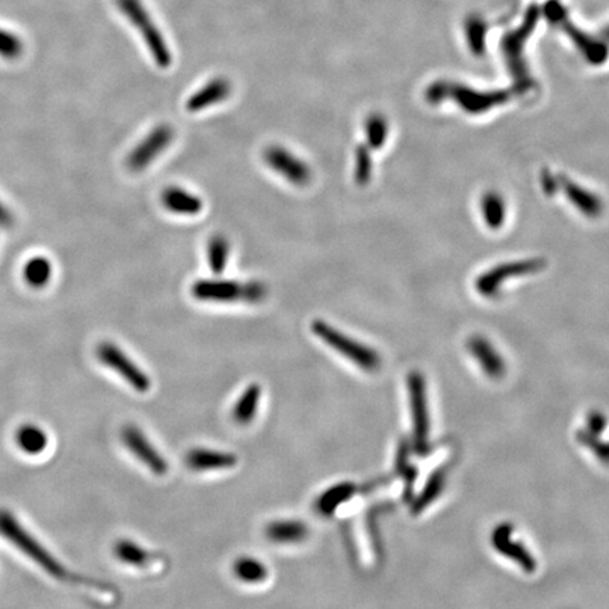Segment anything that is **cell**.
Instances as JSON below:
<instances>
[{
    "mask_svg": "<svg viewBox=\"0 0 609 609\" xmlns=\"http://www.w3.org/2000/svg\"><path fill=\"white\" fill-rule=\"evenodd\" d=\"M233 574L240 581L247 582V584H257V582L266 581L267 577H268V570H267L264 563L254 559V557H240L233 563Z\"/></svg>",
    "mask_w": 609,
    "mask_h": 609,
    "instance_id": "28",
    "label": "cell"
},
{
    "mask_svg": "<svg viewBox=\"0 0 609 609\" xmlns=\"http://www.w3.org/2000/svg\"><path fill=\"white\" fill-rule=\"evenodd\" d=\"M356 492L357 487L353 482H341V484L333 485L319 495L315 508L320 515L327 518V516L333 515L339 506L350 501Z\"/></svg>",
    "mask_w": 609,
    "mask_h": 609,
    "instance_id": "21",
    "label": "cell"
},
{
    "mask_svg": "<svg viewBox=\"0 0 609 609\" xmlns=\"http://www.w3.org/2000/svg\"><path fill=\"white\" fill-rule=\"evenodd\" d=\"M239 458L226 451L193 449L185 457L186 465L193 472H213L236 467Z\"/></svg>",
    "mask_w": 609,
    "mask_h": 609,
    "instance_id": "16",
    "label": "cell"
},
{
    "mask_svg": "<svg viewBox=\"0 0 609 609\" xmlns=\"http://www.w3.org/2000/svg\"><path fill=\"white\" fill-rule=\"evenodd\" d=\"M232 94V84L226 78H213L205 86L198 89L193 96L186 101V111L191 113L210 108L213 104L220 103L229 98Z\"/></svg>",
    "mask_w": 609,
    "mask_h": 609,
    "instance_id": "17",
    "label": "cell"
},
{
    "mask_svg": "<svg viewBox=\"0 0 609 609\" xmlns=\"http://www.w3.org/2000/svg\"><path fill=\"white\" fill-rule=\"evenodd\" d=\"M54 276V266L45 256H34L23 267L24 283L33 290H43Z\"/></svg>",
    "mask_w": 609,
    "mask_h": 609,
    "instance_id": "22",
    "label": "cell"
},
{
    "mask_svg": "<svg viewBox=\"0 0 609 609\" xmlns=\"http://www.w3.org/2000/svg\"><path fill=\"white\" fill-rule=\"evenodd\" d=\"M14 225V215L9 206L0 199V229H11Z\"/></svg>",
    "mask_w": 609,
    "mask_h": 609,
    "instance_id": "34",
    "label": "cell"
},
{
    "mask_svg": "<svg viewBox=\"0 0 609 609\" xmlns=\"http://www.w3.org/2000/svg\"><path fill=\"white\" fill-rule=\"evenodd\" d=\"M604 417L599 416V415H593L591 416V419H589V428H591V431L594 432V433H597L598 431H603L604 428Z\"/></svg>",
    "mask_w": 609,
    "mask_h": 609,
    "instance_id": "36",
    "label": "cell"
},
{
    "mask_svg": "<svg viewBox=\"0 0 609 609\" xmlns=\"http://www.w3.org/2000/svg\"><path fill=\"white\" fill-rule=\"evenodd\" d=\"M115 556L121 563L138 567V569H147L157 559L152 552L143 549L142 546L128 539H120L116 543Z\"/></svg>",
    "mask_w": 609,
    "mask_h": 609,
    "instance_id": "24",
    "label": "cell"
},
{
    "mask_svg": "<svg viewBox=\"0 0 609 609\" xmlns=\"http://www.w3.org/2000/svg\"><path fill=\"white\" fill-rule=\"evenodd\" d=\"M96 357L103 366L119 374L133 390L137 392H149L152 380L149 375L138 367L137 364L121 350L118 344L103 342L96 347Z\"/></svg>",
    "mask_w": 609,
    "mask_h": 609,
    "instance_id": "8",
    "label": "cell"
},
{
    "mask_svg": "<svg viewBox=\"0 0 609 609\" xmlns=\"http://www.w3.org/2000/svg\"><path fill=\"white\" fill-rule=\"evenodd\" d=\"M309 535V529L300 521L285 519L274 521L266 526V538L276 545H297Z\"/></svg>",
    "mask_w": 609,
    "mask_h": 609,
    "instance_id": "19",
    "label": "cell"
},
{
    "mask_svg": "<svg viewBox=\"0 0 609 609\" xmlns=\"http://www.w3.org/2000/svg\"><path fill=\"white\" fill-rule=\"evenodd\" d=\"M121 440L133 456L142 461L145 467L155 475H165L169 472V463L160 455V451L150 443L137 426L126 424L121 431Z\"/></svg>",
    "mask_w": 609,
    "mask_h": 609,
    "instance_id": "13",
    "label": "cell"
},
{
    "mask_svg": "<svg viewBox=\"0 0 609 609\" xmlns=\"http://www.w3.org/2000/svg\"><path fill=\"white\" fill-rule=\"evenodd\" d=\"M465 38H467L468 48L473 54L477 57L484 55L487 50V33H489V24L478 14L468 17L465 24Z\"/></svg>",
    "mask_w": 609,
    "mask_h": 609,
    "instance_id": "27",
    "label": "cell"
},
{
    "mask_svg": "<svg viewBox=\"0 0 609 609\" xmlns=\"http://www.w3.org/2000/svg\"><path fill=\"white\" fill-rule=\"evenodd\" d=\"M445 480L446 474L443 472L434 473V474L432 475L428 485H426V489L422 491L421 497H419V498L416 499V502H415V514H416V512H421L424 506H428V504H431V502L433 501L436 497H438L439 492H440L441 490H443V487H445Z\"/></svg>",
    "mask_w": 609,
    "mask_h": 609,
    "instance_id": "32",
    "label": "cell"
},
{
    "mask_svg": "<svg viewBox=\"0 0 609 609\" xmlns=\"http://www.w3.org/2000/svg\"><path fill=\"white\" fill-rule=\"evenodd\" d=\"M492 545L501 555L518 563L525 572H532L536 569V562L532 555L521 545L512 540V528L509 525L498 526L492 533Z\"/></svg>",
    "mask_w": 609,
    "mask_h": 609,
    "instance_id": "15",
    "label": "cell"
},
{
    "mask_svg": "<svg viewBox=\"0 0 609 609\" xmlns=\"http://www.w3.org/2000/svg\"><path fill=\"white\" fill-rule=\"evenodd\" d=\"M193 297L205 302H249L266 300L268 290L259 281L199 280L191 288Z\"/></svg>",
    "mask_w": 609,
    "mask_h": 609,
    "instance_id": "4",
    "label": "cell"
},
{
    "mask_svg": "<svg viewBox=\"0 0 609 609\" xmlns=\"http://www.w3.org/2000/svg\"><path fill=\"white\" fill-rule=\"evenodd\" d=\"M0 535L4 536L9 543L21 550L29 559L33 560L41 569L47 572L51 577L57 580H67L70 572L61 564L54 556L51 555L45 546L34 538L28 529L17 521L12 512L2 509L0 511Z\"/></svg>",
    "mask_w": 609,
    "mask_h": 609,
    "instance_id": "3",
    "label": "cell"
},
{
    "mask_svg": "<svg viewBox=\"0 0 609 609\" xmlns=\"http://www.w3.org/2000/svg\"><path fill=\"white\" fill-rule=\"evenodd\" d=\"M368 145H358L356 150V167L354 178L357 185L366 186L373 177V159Z\"/></svg>",
    "mask_w": 609,
    "mask_h": 609,
    "instance_id": "31",
    "label": "cell"
},
{
    "mask_svg": "<svg viewBox=\"0 0 609 609\" xmlns=\"http://www.w3.org/2000/svg\"><path fill=\"white\" fill-rule=\"evenodd\" d=\"M542 188L547 195H553L559 189V179L556 178L550 171L543 172Z\"/></svg>",
    "mask_w": 609,
    "mask_h": 609,
    "instance_id": "35",
    "label": "cell"
},
{
    "mask_svg": "<svg viewBox=\"0 0 609 609\" xmlns=\"http://www.w3.org/2000/svg\"><path fill=\"white\" fill-rule=\"evenodd\" d=\"M407 390L411 401L412 422H414V439L416 449L424 451L428 446L429 415L426 401V385L419 371H412L407 377Z\"/></svg>",
    "mask_w": 609,
    "mask_h": 609,
    "instance_id": "11",
    "label": "cell"
},
{
    "mask_svg": "<svg viewBox=\"0 0 609 609\" xmlns=\"http://www.w3.org/2000/svg\"><path fill=\"white\" fill-rule=\"evenodd\" d=\"M603 38H605L606 43L609 41V26L608 28H605V30L603 31Z\"/></svg>",
    "mask_w": 609,
    "mask_h": 609,
    "instance_id": "37",
    "label": "cell"
},
{
    "mask_svg": "<svg viewBox=\"0 0 609 609\" xmlns=\"http://www.w3.org/2000/svg\"><path fill=\"white\" fill-rule=\"evenodd\" d=\"M559 186H562L565 196L569 198L572 206H576L582 215L588 219H597L604 210L603 199L588 189L582 188L576 182L570 181L569 178H559Z\"/></svg>",
    "mask_w": 609,
    "mask_h": 609,
    "instance_id": "18",
    "label": "cell"
},
{
    "mask_svg": "<svg viewBox=\"0 0 609 609\" xmlns=\"http://www.w3.org/2000/svg\"><path fill=\"white\" fill-rule=\"evenodd\" d=\"M545 267L546 261L543 259H522V261L501 264L478 276L475 288L482 297L492 298L498 295L501 286L506 284V280L539 273Z\"/></svg>",
    "mask_w": 609,
    "mask_h": 609,
    "instance_id": "9",
    "label": "cell"
},
{
    "mask_svg": "<svg viewBox=\"0 0 609 609\" xmlns=\"http://www.w3.org/2000/svg\"><path fill=\"white\" fill-rule=\"evenodd\" d=\"M540 11L539 7L531 6L526 12L525 19L522 21L521 28L509 31L501 41L502 53L506 61V67L511 72L515 91L519 94H528L533 88V79L529 74L528 65L525 61V45L528 38L532 36L538 26Z\"/></svg>",
    "mask_w": 609,
    "mask_h": 609,
    "instance_id": "2",
    "label": "cell"
},
{
    "mask_svg": "<svg viewBox=\"0 0 609 609\" xmlns=\"http://www.w3.org/2000/svg\"><path fill=\"white\" fill-rule=\"evenodd\" d=\"M121 13L140 31L145 45L149 48L152 60L160 68H169L172 64V53L169 50L161 30L155 26V21L145 9L142 0H116Z\"/></svg>",
    "mask_w": 609,
    "mask_h": 609,
    "instance_id": "5",
    "label": "cell"
},
{
    "mask_svg": "<svg viewBox=\"0 0 609 609\" xmlns=\"http://www.w3.org/2000/svg\"><path fill=\"white\" fill-rule=\"evenodd\" d=\"M16 443L26 455H41L47 449L48 436L37 424H23L16 432Z\"/></svg>",
    "mask_w": 609,
    "mask_h": 609,
    "instance_id": "25",
    "label": "cell"
},
{
    "mask_svg": "<svg viewBox=\"0 0 609 609\" xmlns=\"http://www.w3.org/2000/svg\"><path fill=\"white\" fill-rule=\"evenodd\" d=\"M174 128L169 125H160L152 128L142 142L136 145L128 157V167L133 172L147 169L161 152L169 149L174 140Z\"/></svg>",
    "mask_w": 609,
    "mask_h": 609,
    "instance_id": "10",
    "label": "cell"
},
{
    "mask_svg": "<svg viewBox=\"0 0 609 609\" xmlns=\"http://www.w3.org/2000/svg\"><path fill=\"white\" fill-rule=\"evenodd\" d=\"M261 394H263V390L259 384L249 385L246 390L243 391L239 401L233 407V421L236 422L237 424H242V426L251 424L256 417L257 411H259Z\"/></svg>",
    "mask_w": 609,
    "mask_h": 609,
    "instance_id": "23",
    "label": "cell"
},
{
    "mask_svg": "<svg viewBox=\"0 0 609 609\" xmlns=\"http://www.w3.org/2000/svg\"><path fill=\"white\" fill-rule=\"evenodd\" d=\"M543 13L547 17L550 23L562 29L569 36L570 40L579 48L582 57L586 58L589 64L601 65L608 60V43L604 38L594 37L591 34L584 33L577 26H574L570 21L565 7H563L559 0L547 2L545 4V9H543Z\"/></svg>",
    "mask_w": 609,
    "mask_h": 609,
    "instance_id": "6",
    "label": "cell"
},
{
    "mask_svg": "<svg viewBox=\"0 0 609 609\" xmlns=\"http://www.w3.org/2000/svg\"><path fill=\"white\" fill-rule=\"evenodd\" d=\"M264 161L269 169L283 176L292 185L305 186L312 181L309 165L281 145H269L264 152Z\"/></svg>",
    "mask_w": 609,
    "mask_h": 609,
    "instance_id": "12",
    "label": "cell"
},
{
    "mask_svg": "<svg viewBox=\"0 0 609 609\" xmlns=\"http://www.w3.org/2000/svg\"><path fill=\"white\" fill-rule=\"evenodd\" d=\"M366 137H367V145L371 150L383 149L388 137L387 119L380 113L368 116L366 120Z\"/></svg>",
    "mask_w": 609,
    "mask_h": 609,
    "instance_id": "30",
    "label": "cell"
},
{
    "mask_svg": "<svg viewBox=\"0 0 609 609\" xmlns=\"http://www.w3.org/2000/svg\"><path fill=\"white\" fill-rule=\"evenodd\" d=\"M480 206H481L482 219L487 223L490 229H501L506 218V206L504 198L498 193L490 191V193L482 195L481 205Z\"/></svg>",
    "mask_w": 609,
    "mask_h": 609,
    "instance_id": "26",
    "label": "cell"
},
{
    "mask_svg": "<svg viewBox=\"0 0 609 609\" xmlns=\"http://www.w3.org/2000/svg\"><path fill=\"white\" fill-rule=\"evenodd\" d=\"M310 327L315 336L319 337L320 341L332 347L337 353L346 357L347 360L356 364L357 367L363 368L368 373L381 367L380 354L370 346L354 341L353 337L342 333L341 330L334 329L325 320H313Z\"/></svg>",
    "mask_w": 609,
    "mask_h": 609,
    "instance_id": "7",
    "label": "cell"
},
{
    "mask_svg": "<svg viewBox=\"0 0 609 609\" xmlns=\"http://www.w3.org/2000/svg\"><path fill=\"white\" fill-rule=\"evenodd\" d=\"M467 349L490 378L498 380L506 375V367L504 358L487 339L475 334L467 342Z\"/></svg>",
    "mask_w": 609,
    "mask_h": 609,
    "instance_id": "14",
    "label": "cell"
},
{
    "mask_svg": "<svg viewBox=\"0 0 609 609\" xmlns=\"http://www.w3.org/2000/svg\"><path fill=\"white\" fill-rule=\"evenodd\" d=\"M424 98L431 104L455 101L468 115H482L485 111L506 104L512 98L511 91L481 92L457 82L438 81L426 89Z\"/></svg>",
    "mask_w": 609,
    "mask_h": 609,
    "instance_id": "1",
    "label": "cell"
},
{
    "mask_svg": "<svg viewBox=\"0 0 609 609\" xmlns=\"http://www.w3.org/2000/svg\"><path fill=\"white\" fill-rule=\"evenodd\" d=\"M161 202L167 210L177 215L195 216L202 212L203 209L202 199L179 186L164 189Z\"/></svg>",
    "mask_w": 609,
    "mask_h": 609,
    "instance_id": "20",
    "label": "cell"
},
{
    "mask_svg": "<svg viewBox=\"0 0 609 609\" xmlns=\"http://www.w3.org/2000/svg\"><path fill=\"white\" fill-rule=\"evenodd\" d=\"M230 244L229 240L222 235H216L209 240L208 263L215 276H220L227 267L229 261Z\"/></svg>",
    "mask_w": 609,
    "mask_h": 609,
    "instance_id": "29",
    "label": "cell"
},
{
    "mask_svg": "<svg viewBox=\"0 0 609 609\" xmlns=\"http://www.w3.org/2000/svg\"><path fill=\"white\" fill-rule=\"evenodd\" d=\"M23 43L16 34L0 29V57L7 61L17 60L23 53Z\"/></svg>",
    "mask_w": 609,
    "mask_h": 609,
    "instance_id": "33",
    "label": "cell"
}]
</instances>
